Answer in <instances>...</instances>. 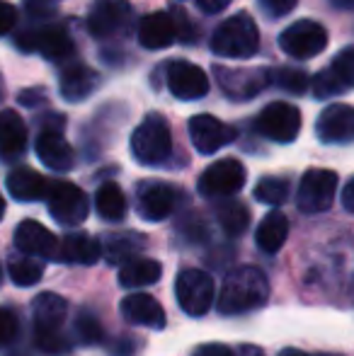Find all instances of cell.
Wrapping results in <instances>:
<instances>
[{"mask_svg": "<svg viewBox=\"0 0 354 356\" xmlns=\"http://www.w3.org/2000/svg\"><path fill=\"white\" fill-rule=\"evenodd\" d=\"M177 194L166 182H143L138 187V213L146 220H163L172 213Z\"/></svg>", "mask_w": 354, "mask_h": 356, "instance_id": "2e32d148", "label": "cell"}, {"mask_svg": "<svg viewBox=\"0 0 354 356\" xmlns=\"http://www.w3.org/2000/svg\"><path fill=\"white\" fill-rule=\"evenodd\" d=\"M269 298L267 277L255 267H238L223 279L216 308L223 315H241L257 310Z\"/></svg>", "mask_w": 354, "mask_h": 356, "instance_id": "6da1fadb", "label": "cell"}, {"mask_svg": "<svg viewBox=\"0 0 354 356\" xmlns=\"http://www.w3.org/2000/svg\"><path fill=\"white\" fill-rule=\"evenodd\" d=\"M175 39L177 32L170 13H151L138 22V42L151 51L170 47Z\"/></svg>", "mask_w": 354, "mask_h": 356, "instance_id": "ffe728a7", "label": "cell"}, {"mask_svg": "<svg viewBox=\"0 0 354 356\" xmlns=\"http://www.w3.org/2000/svg\"><path fill=\"white\" fill-rule=\"evenodd\" d=\"M177 303L192 318H202L214 305V279L202 269H184L175 282Z\"/></svg>", "mask_w": 354, "mask_h": 356, "instance_id": "5b68a950", "label": "cell"}, {"mask_svg": "<svg viewBox=\"0 0 354 356\" xmlns=\"http://www.w3.org/2000/svg\"><path fill=\"white\" fill-rule=\"evenodd\" d=\"M17 42L27 51H42L51 61H66L73 54V42L63 27H44L39 32L24 34Z\"/></svg>", "mask_w": 354, "mask_h": 356, "instance_id": "9a60e30c", "label": "cell"}, {"mask_svg": "<svg viewBox=\"0 0 354 356\" xmlns=\"http://www.w3.org/2000/svg\"><path fill=\"white\" fill-rule=\"evenodd\" d=\"M332 71L345 83V88H354V47L342 49L332 61Z\"/></svg>", "mask_w": 354, "mask_h": 356, "instance_id": "8d00e7d4", "label": "cell"}, {"mask_svg": "<svg viewBox=\"0 0 354 356\" xmlns=\"http://www.w3.org/2000/svg\"><path fill=\"white\" fill-rule=\"evenodd\" d=\"M129 22H131V5L127 0H97L88 15V29L97 39H109L114 34L127 32Z\"/></svg>", "mask_w": 354, "mask_h": 356, "instance_id": "30bf717a", "label": "cell"}, {"mask_svg": "<svg viewBox=\"0 0 354 356\" xmlns=\"http://www.w3.org/2000/svg\"><path fill=\"white\" fill-rule=\"evenodd\" d=\"M218 223H221L223 233L236 238V235H243L250 225V211L243 207L241 202H228L218 209Z\"/></svg>", "mask_w": 354, "mask_h": 356, "instance_id": "4dcf8cb0", "label": "cell"}, {"mask_svg": "<svg viewBox=\"0 0 354 356\" xmlns=\"http://www.w3.org/2000/svg\"><path fill=\"white\" fill-rule=\"evenodd\" d=\"M311 85H313V92H316L318 97H323V99L337 97V95H340L342 90H345V83H342V80L337 78L332 68H328V71H321L318 75H313Z\"/></svg>", "mask_w": 354, "mask_h": 356, "instance_id": "836d02e7", "label": "cell"}, {"mask_svg": "<svg viewBox=\"0 0 354 356\" xmlns=\"http://www.w3.org/2000/svg\"><path fill=\"white\" fill-rule=\"evenodd\" d=\"M131 153L141 165H163L172 153V134L163 117L151 114L131 136Z\"/></svg>", "mask_w": 354, "mask_h": 356, "instance_id": "3957f363", "label": "cell"}, {"mask_svg": "<svg viewBox=\"0 0 354 356\" xmlns=\"http://www.w3.org/2000/svg\"><path fill=\"white\" fill-rule=\"evenodd\" d=\"M218 80H221L223 90L233 97H252L260 90H265V85L272 83V73L255 68V71H226L218 68L216 71Z\"/></svg>", "mask_w": 354, "mask_h": 356, "instance_id": "44dd1931", "label": "cell"}, {"mask_svg": "<svg viewBox=\"0 0 354 356\" xmlns=\"http://www.w3.org/2000/svg\"><path fill=\"white\" fill-rule=\"evenodd\" d=\"M122 315L134 325H143V327H151V330L166 327V310L148 293L127 296L122 300Z\"/></svg>", "mask_w": 354, "mask_h": 356, "instance_id": "e0dca14e", "label": "cell"}, {"mask_svg": "<svg viewBox=\"0 0 354 356\" xmlns=\"http://www.w3.org/2000/svg\"><path fill=\"white\" fill-rule=\"evenodd\" d=\"M37 155L54 172H68L76 165V153L71 143L58 131H42L37 138Z\"/></svg>", "mask_w": 354, "mask_h": 356, "instance_id": "ac0fdd59", "label": "cell"}, {"mask_svg": "<svg viewBox=\"0 0 354 356\" xmlns=\"http://www.w3.org/2000/svg\"><path fill=\"white\" fill-rule=\"evenodd\" d=\"M99 75L88 66H71L66 68L61 75V95L68 102H81L92 95V90L97 88Z\"/></svg>", "mask_w": 354, "mask_h": 356, "instance_id": "d4e9b609", "label": "cell"}, {"mask_svg": "<svg viewBox=\"0 0 354 356\" xmlns=\"http://www.w3.org/2000/svg\"><path fill=\"white\" fill-rule=\"evenodd\" d=\"M332 3H335L337 8H342V10H352L354 8V0H332Z\"/></svg>", "mask_w": 354, "mask_h": 356, "instance_id": "bcb514c9", "label": "cell"}, {"mask_svg": "<svg viewBox=\"0 0 354 356\" xmlns=\"http://www.w3.org/2000/svg\"><path fill=\"white\" fill-rule=\"evenodd\" d=\"M246 168L241 160L236 158H223L216 160L214 165H209L199 177V194L207 199H221V197H233L243 189L246 184Z\"/></svg>", "mask_w": 354, "mask_h": 356, "instance_id": "277c9868", "label": "cell"}, {"mask_svg": "<svg viewBox=\"0 0 354 356\" xmlns=\"http://www.w3.org/2000/svg\"><path fill=\"white\" fill-rule=\"evenodd\" d=\"M3 213H5V202H3V197H0V218H3Z\"/></svg>", "mask_w": 354, "mask_h": 356, "instance_id": "7dc6e473", "label": "cell"}, {"mask_svg": "<svg viewBox=\"0 0 354 356\" xmlns=\"http://www.w3.org/2000/svg\"><path fill=\"white\" fill-rule=\"evenodd\" d=\"M95 207L104 220H122L127 216V197L114 182H107L97 189L95 197Z\"/></svg>", "mask_w": 354, "mask_h": 356, "instance_id": "83f0119b", "label": "cell"}, {"mask_svg": "<svg viewBox=\"0 0 354 356\" xmlns=\"http://www.w3.org/2000/svg\"><path fill=\"white\" fill-rule=\"evenodd\" d=\"M272 83L289 95H303L311 85V78L298 68H279V71L272 73Z\"/></svg>", "mask_w": 354, "mask_h": 356, "instance_id": "d6a6232c", "label": "cell"}, {"mask_svg": "<svg viewBox=\"0 0 354 356\" xmlns=\"http://www.w3.org/2000/svg\"><path fill=\"white\" fill-rule=\"evenodd\" d=\"M15 22H17V10H15V5L0 0V37L8 34L10 29L15 27Z\"/></svg>", "mask_w": 354, "mask_h": 356, "instance_id": "60d3db41", "label": "cell"}, {"mask_svg": "<svg viewBox=\"0 0 354 356\" xmlns=\"http://www.w3.org/2000/svg\"><path fill=\"white\" fill-rule=\"evenodd\" d=\"M17 334V315L8 308H0V349L8 347Z\"/></svg>", "mask_w": 354, "mask_h": 356, "instance_id": "74e56055", "label": "cell"}, {"mask_svg": "<svg viewBox=\"0 0 354 356\" xmlns=\"http://www.w3.org/2000/svg\"><path fill=\"white\" fill-rule=\"evenodd\" d=\"M8 274L17 286H34L39 279L44 277V264L39 257H32V254H19V257L10 259Z\"/></svg>", "mask_w": 354, "mask_h": 356, "instance_id": "f546056e", "label": "cell"}, {"mask_svg": "<svg viewBox=\"0 0 354 356\" xmlns=\"http://www.w3.org/2000/svg\"><path fill=\"white\" fill-rule=\"evenodd\" d=\"M37 334V347L42 349L44 354H51V356H58V354H68L71 352V342L63 337V332H34Z\"/></svg>", "mask_w": 354, "mask_h": 356, "instance_id": "d590c367", "label": "cell"}, {"mask_svg": "<svg viewBox=\"0 0 354 356\" xmlns=\"http://www.w3.org/2000/svg\"><path fill=\"white\" fill-rule=\"evenodd\" d=\"M287 238H289V220L282 211L267 213L265 218L260 220V225H257L255 240L262 252H267V254L279 252L282 245L287 243Z\"/></svg>", "mask_w": 354, "mask_h": 356, "instance_id": "4316f807", "label": "cell"}, {"mask_svg": "<svg viewBox=\"0 0 354 356\" xmlns=\"http://www.w3.org/2000/svg\"><path fill=\"white\" fill-rule=\"evenodd\" d=\"M236 129L223 124L221 119L211 117V114H197L189 119V138L192 145L204 155H211L221 150L223 145L236 141Z\"/></svg>", "mask_w": 354, "mask_h": 356, "instance_id": "8fae6325", "label": "cell"}, {"mask_svg": "<svg viewBox=\"0 0 354 356\" xmlns=\"http://www.w3.org/2000/svg\"><path fill=\"white\" fill-rule=\"evenodd\" d=\"M141 248V238L136 235H129V233H122V235H109L104 238L102 243V254L107 257V262L112 264H124L127 259L136 257V250Z\"/></svg>", "mask_w": 354, "mask_h": 356, "instance_id": "f1b7e54d", "label": "cell"}, {"mask_svg": "<svg viewBox=\"0 0 354 356\" xmlns=\"http://www.w3.org/2000/svg\"><path fill=\"white\" fill-rule=\"evenodd\" d=\"M194 356H233V352L226 347V344L211 342V344H202V347L194 352Z\"/></svg>", "mask_w": 354, "mask_h": 356, "instance_id": "b9f144b4", "label": "cell"}, {"mask_svg": "<svg viewBox=\"0 0 354 356\" xmlns=\"http://www.w3.org/2000/svg\"><path fill=\"white\" fill-rule=\"evenodd\" d=\"M34 332H58L66 323L68 303L56 293H42L34 298Z\"/></svg>", "mask_w": 354, "mask_h": 356, "instance_id": "7402d4cb", "label": "cell"}, {"mask_svg": "<svg viewBox=\"0 0 354 356\" xmlns=\"http://www.w3.org/2000/svg\"><path fill=\"white\" fill-rule=\"evenodd\" d=\"M316 134L323 143H347L354 138V107L350 104H330L321 112Z\"/></svg>", "mask_w": 354, "mask_h": 356, "instance_id": "4fadbf2b", "label": "cell"}, {"mask_svg": "<svg viewBox=\"0 0 354 356\" xmlns=\"http://www.w3.org/2000/svg\"><path fill=\"white\" fill-rule=\"evenodd\" d=\"M5 184H8L10 197L17 199V202H39V199H47L49 187H51V182L32 168L13 170L8 175V179H5Z\"/></svg>", "mask_w": 354, "mask_h": 356, "instance_id": "d6986e66", "label": "cell"}, {"mask_svg": "<svg viewBox=\"0 0 354 356\" xmlns=\"http://www.w3.org/2000/svg\"><path fill=\"white\" fill-rule=\"evenodd\" d=\"M269 17H284L296 8V0H260Z\"/></svg>", "mask_w": 354, "mask_h": 356, "instance_id": "ab89813d", "label": "cell"}, {"mask_svg": "<svg viewBox=\"0 0 354 356\" xmlns=\"http://www.w3.org/2000/svg\"><path fill=\"white\" fill-rule=\"evenodd\" d=\"M102 254V243L90 238L88 233H71L61 240V250H58V259L71 264H95Z\"/></svg>", "mask_w": 354, "mask_h": 356, "instance_id": "603a6c76", "label": "cell"}, {"mask_svg": "<svg viewBox=\"0 0 354 356\" xmlns=\"http://www.w3.org/2000/svg\"><path fill=\"white\" fill-rule=\"evenodd\" d=\"M279 47L291 58H311L328 47V32L323 24L313 22V19H298L282 32Z\"/></svg>", "mask_w": 354, "mask_h": 356, "instance_id": "52a82bcc", "label": "cell"}, {"mask_svg": "<svg viewBox=\"0 0 354 356\" xmlns=\"http://www.w3.org/2000/svg\"><path fill=\"white\" fill-rule=\"evenodd\" d=\"M255 127L269 141L291 143L301 131V112L289 102H272L257 114Z\"/></svg>", "mask_w": 354, "mask_h": 356, "instance_id": "ba28073f", "label": "cell"}, {"mask_svg": "<svg viewBox=\"0 0 354 356\" xmlns=\"http://www.w3.org/2000/svg\"><path fill=\"white\" fill-rule=\"evenodd\" d=\"M172 15V22H175V32H177V39H182V42H192L194 39V27L189 24V17L187 13H184L182 8H172L170 10Z\"/></svg>", "mask_w": 354, "mask_h": 356, "instance_id": "f35d334b", "label": "cell"}, {"mask_svg": "<svg viewBox=\"0 0 354 356\" xmlns=\"http://www.w3.org/2000/svg\"><path fill=\"white\" fill-rule=\"evenodd\" d=\"M76 334L83 344H97L102 342V325L90 310H83L76 320Z\"/></svg>", "mask_w": 354, "mask_h": 356, "instance_id": "e575fe53", "label": "cell"}, {"mask_svg": "<svg viewBox=\"0 0 354 356\" xmlns=\"http://www.w3.org/2000/svg\"><path fill=\"white\" fill-rule=\"evenodd\" d=\"M24 145H27V127L22 117L13 109H3L0 112V153L13 158L22 153Z\"/></svg>", "mask_w": 354, "mask_h": 356, "instance_id": "484cf974", "label": "cell"}, {"mask_svg": "<svg viewBox=\"0 0 354 356\" xmlns=\"http://www.w3.org/2000/svg\"><path fill=\"white\" fill-rule=\"evenodd\" d=\"M279 356H332V354H306V352H301V349H284Z\"/></svg>", "mask_w": 354, "mask_h": 356, "instance_id": "f6af8a7d", "label": "cell"}, {"mask_svg": "<svg viewBox=\"0 0 354 356\" xmlns=\"http://www.w3.org/2000/svg\"><path fill=\"white\" fill-rule=\"evenodd\" d=\"M168 88L177 99H199L209 92V78L189 61H175L168 68Z\"/></svg>", "mask_w": 354, "mask_h": 356, "instance_id": "5bb4252c", "label": "cell"}, {"mask_svg": "<svg viewBox=\"0 0 354 356\" xmlns=\"http://www.w3.org/2000/svg\"><path fill=\"white\" fill-rule=\"evenodd\" d=\"M337 192V175L332 170H308L301 177L296 192V204L303 213H323L332 207Z\"/></svg>", "mask_w": 354, "mask_h": 356, "instance_id": "8992f818", "label": "cell"}, {"mask_svg": "<svg viewBox=\"0 0 354 356\" xmlns=\"http://www.w3.org/2000/svg\"><path fill=\"white\" fill-rule=\"evenodd\" d=\"M163 277L161 262L148 257H131L122 264L119 269V284L127 289H141V286H151Z\"/></svg>", "mask_w": 354, "mask_h": 356, "instance_id": "cb8c5ba5", "label": "cell"}, {"mask_svg": "<svg viewBox=\"0 0 354 356\" xmlns=\"http://www.w3.org/2000/svg\"><path fill=\"white\" fill-rule=\"evenodd\" d=\"M260 49V29L248 13H238L221 22L211 37V51L221 58H250Z\"/></svg>", "mask_w": 354, "mask_h": 356, "instance_id": "7a4b0ae2", "label": "cell"}, {"mask_svg": "<svg viewBox=\"0 0 354 356\" xmlns=\"http://www.w3.org/2000/svg\"><path fill=\"white\" fill-rule=\"evenodd\" d=\"M47 204L49 213L61 225H81L88 218V197L71 182H51Z\"/></svg>", "mask_w": 354, "mask_h": 356, "instance_id": "9c48e42d", "label": "cell"}, {"mask_svg": "<svg viewBox=\"0 0 354 356\" xmlns=\"http://www.w3.org/2000/svg\"><path fill=\"white\" fill-rule=\"evenodd\" d=\"M287 197H289V182L282 177H265L255 187V199L262 204H269V207H279V204L287 202Z\"/></svg>", "mask_w": 354, "mask_h": 356, "instance_id": "1f68e13d", "label": "cell"}, {"mask_svg": "<svg viewBox=\"0 0 354 356\" xmlns=\"http://www.w3.org/2000/svg\"><path fill=\"white\" fill-rule=\"evenodd\" d=\"M15 248L22 254H32V257L39 259H58L61 243L42 223H37V220H22L15 228Z\"/></svg>", "mask_w": 354, "mask_h": 356, "instance_id": "7c38bea8", "label": "cell"}, {"mask_svg": "<svg viewBox=\"0 0 354 356\" xmlns=\"http://www.w3.org/2000/svg\"><path fill=\"white\" fill-rule=\"evenodd\" d=\"M342 207H345L350 213H354V177L347 182L345 192H342Z\"/></svg>", "mask_w": 354, "mask_h": 356, "instance_id": "ee69618b", "label": "cell"}, {"mask_svg": "<svg viewBox=\"0 0 354 356\" xmlns=\"http://www.w3.org/2000/svg\"><path fill=\"white\" fill-rule=\"evenodd\" d=\"M197 3H199V8H202L204 13L216 15V13H221L223 8H228V3H231V0H197Z\"/></svg>", "mask_w": 354, "mask_h": 356, "instance_id": "7bdbcfd3", "label": "cell"}]
</instances>
